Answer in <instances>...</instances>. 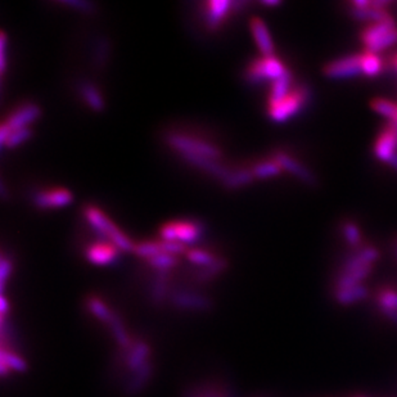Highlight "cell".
Here are the masks:
<instances>
[{
    "mask_svg": "<svg viewBox=\"0 0 397 397\" xmlns=\"http://www.w3.org/2000/svg\"><path fill=\"white\" fill-rule=\"evenodd\" d=\"M372 108L377 114L389 119L391 123H397V105L387 100H375L372 102Z\"/></svg>",
    "mask_w": 397,
    "mask_h": 397,
    "instance_id": "obj_31",
    "label": "cell"
},
{
    "mask_svg": "<svg viewBox=\"0 0 397 397\" xmlns=\"http://www.w3.org/2000/svg\"><path fill=\"white\" fill-rule=\"evenodd\" d=\"M288 69L275 55L261 57L248 65L245 69V80L250 84H262L264 81H273L282 77Z\"/></svg>",
    "mask_w": 397,
    "mask_h": 397,
    "instance_id": "obj_2",
    "label": "cell"
},
{
    "mask_svg": "<svg viewBox=\"0 0 397 397\" xmlns=\"http://www.w3.org/2000/svg\"><path fill=\"white\" fill-rule=\"evenodd\" d=\"M85 305H86L88 311L92 314L97 321H102V323H105L107 325L109 324V321H112L114 315H115L114 311H111V309L108 307L107 304L103 300L97 297V296H92V297L88 298Z\"/></svg>",
    "mask_w": 397,
    "mask_h": 397,
    "instance_id": "obj_22",
    "label": "cell"
},
{
    "mask_svg": "<svg viewBox=\"0 0 397 397\" xmlns=\"http://www.w3.org/2000/svg\"><path fill=\"white\" fill-rule=\"evenodd\" d=\"M383 69V61L379 55L370 52L361 54V71L368 77L378 76Z\"/></svg>",
    "mask_w": 397,
    "mask_h": 397,
    "instance_id": "obj_26",
    "label": "cell"
},
{
    "mask_svg": "<svg viewBox=\"0 0 397 397\" xmlns=\"http://www.w3.org/2000/svg\"><path fill=\"white\" fill-rule=\"evenodd\" d=\"M250 25H251L253 39L262 57L274 55V43H273V39H271V35L265 22L261 20L260 17H253Z\"/></svg>",
    "mask_w": 397,
    "mask_h": 397,
    "instance_id": "obj_12",
    "label": "cell"
},
{
    "mask_svg": "<svg viewBox=\"0 0 397 397\" xmlns=\"http://www.w3.org/2000/svg\"><path fill=\"white\" fill-rule=\"evenodd\" d=\"M292 74L290 71H287L282 77H279L278 80H275L271 84L270 89V95H269V107L274 106L276 103L285 100L290 93H292Z\"/></svg>",
    "mask_w": 397,
    "mask_h": 397,
    "instance_id": "obj_17",
    "label": "cell"
},
{
    "mask_svg": "<svg viewBox=\"0 0 397 397\" xmlns=\"http://www.w3.org/2000/svg\"><path fill=\"white\" fill-rule=\"evenodd\" d=\"M168 144L182 156H202L211 160H219L222 157V152L217 147L210 144L198 137L171 134L168 137Z\"/></svg>",
    "mask_w": 397,
    "mask_h": 397,
    "instance_id": "obj_3",
    "label": "cell"
},
{
    "mask_svg": "<svg viewBox=\"0 0 397 397\" xmlns=\"http://www.w3.org/2000/svg\"><path fill=\"white\" fill-rule=\"evenodd\" d=\"M377 304L379 310L397 311V290L392 288H381L377 293Z\"/></svg>",
    "mask_w": 397,
    "mask_h": 397,
    "instance_id": "obj_30",
    "label": "cell"
},
{
    "mask_svg": "<svg viewBox=\"0 0 397 397\" xmlns=\"http://www.w3.org/2000/svg\"><path fill=\"white\" fill-rule=\"evenodd\" d=\"M151 375H152V365L148 363L145 367L137 370L135 378L131 381L129 387H128V391H130L131 393H135L137 391L143 390L145 383L149 381Z\"/></svg>",
    "mask_w": 397,
    "mask_h": 397,
    "instance_id": "obj_33",
    "label": "cell"
},
{
    "mask_svg": "<svg viewBox=\"0 0 397 397\" xmlns=\"http://www.w3.org/2000/svg\"><path fill=\"white\" fill-rule=\"evenodd\" d=\"M372 6V1H369V0H355V1H352V7L354 8H368Z\"/></svg>",
    "mask_w": 397,
    "mask_h": 397,
    "instance_id": "obj_45",
    "label": "cell"
},
{
    "mask_svg": "<svg viewBox=\"0 0 397 397\" xmlns=\"http://www.w3.org/2000/svg\"><path fill=\"white\" fill-rule=\"evenodd\" d=\"M378 257H379V253L377 248L365 247L356 255L351 256L350 259H347L342 267L341 273H349V271H354L361 267H372L373 262L378 260Z\"/></svg>",
    "mask_w": 397,
    "mask_h": 397,
    "instance_id": "obj_14",
    "label": "cell"
},
{
    "mask_svg": "<svg viewBox=\"0 0 397 397\" xmlns=\"http://www.w3.org/2000/svg\"><path fill=\"white\" fill-rule=\"evenodd\" d=\"M31 135H32V131H31L30 128H22V129H18V130H13L9 134V137H8L3 147L15 148V147L22 144L23 142L29 140Z\"/></svg>",
    "mask_w": 397,
    "mask_h": 397,
    "instance_id": "obj_37",
    "label": "cell"
},
{
    "mask_svg": "<svg viewBox=\"0 0 397 397\" xmlns=\"http://www.w3.org/2000/svg\"><path fill=\"white\" fill-rule=\"evenodd\" d=\"M72 201H74L72 193L65 188L41 191L34 196V205L41 210L67 206Z\"/></svg>",
    "mask_w": 397,
    "mask_h": 397,
    "instance_id": "obj_8",
    "label": "cell"
},
{
    "mask_svg": "<svg viewBox=\"0 0 397 397\" xmlns=\"http://www.w3.org/2000/svg\"><path fill=\"white\" fill-rule=\"evenodd\" d=\"M370 273H372V267H361L349 273H339V276L336 281V290L360 285Z\"/></svg>",
    "mask_w": 397,
    "mask_h": 397,
    "instance_id": "obj_19",
    "label": "cell"
},
{
    "mask_svg": "<svg viewBox=\"0 0 397 397\" xmlns=\"http://www.w3.org/2000/svg\"><path fill=\"white\" fill-rule=\"evenodd\" d=\"M273 160L276 161L283 170H287L292 175L298 177L301 182L309 184V185H314L316 183V179L313 173L309 168H305L301 162L290 157V154L284 152L275 153Z\"/></svg>",
    "mask_w": 397,
    "mask_h": 397,
    "instance_id": "obj_11",
    "label": "cell"
},
{
    "mask_svg": "<svg viewBox=\"0 0 397 397\" xmlns=\"http://www.w3.org/2000/svg\"><path fill=\"white\" fill-rule=\"evenodd\" d=\"M120 256V250L109 241H100L85 250V257L95 267L112 265Z\"/></svg>",
    "mask_w": 397,
    "mask_h": 397,
    "instance_id": "obj_7",
    "label": "cell"
},
{
    "mask_svg": "<svg viewBox=\"0 0 397 397\" xmlns=\"http://www.w3.org/2000/svg\"><path fill=\"white\" fill-rule=\"evenodd\" d=\"M85 217L100 236H105L109 242L125 253H133L134 251V243L131 242L130 238L128 237L123 231L119 229L115 222L108 219L107 215L102 213L98 207L88 206L84 210Z\"/></svg>",
    "mask_w": 397,
    "mask_h": 397,
    "instance_id": "obj_1",
    "label": "cell"
},
{
    "mask_svg": "<svg viewBox=\"0 0 397 397\" xmlns=\"http://www.w3.org/2000/svg\"><path fill=\"white\" fill-rule=\"evenodd\" d=\"M381 313L397 325V311H395V310H381Z\"/></svg>",
    "mask_w": 397,
    "mask_h": 397,
    "instance_id": "obj_44",
    "label": "cell"
},
{
    "mask_svg": "<svg viewBox=\"0 0 397 397\" xmlns=\"http://www.w3.org/2000/svg\"><path fill=\"white\" fill-rule=\"evenodd\" d=\"M262 4L264 6H269V7H276V6H279L281 4V1H278V0H273V1H262Z\"/></svg>",
    "mask_w": 397,
    "mask_h": 397,
    "instance_id": "obj_47",
    "label": "cell"
},
{
    "mask_svg": "<svg viewBox=\"0 0 397 397\" xmlns=\"http://www.w3.org/2000/svg\"><path fill=\"white\" fill-rule=\"evenodd\" d=\"M191 397H224L217 391H198Z\"/></svg>",
    "mask_w": 397,
    "mask_h": 397,
    "instance_id": "obj_43",
    "label": "cell"
},
{
    "mask_svg": "<svg viewBox=\"0 0 397 397\" xmlns=\"http://www.w3.org/2000/svg\"><path fill=\"white\" fill-rule=\"evenodd\" d=\"M309 98H310L309 88L305 85L298 86L292 90L285 100L276 103L274 106H270L269 116L274 123H285L292 116L296 115L301 111V108L304 107Z\"/></svg>",
    "mask_w": 397,
    "mask_h": 397,
    "instance_id": "obj_4",
    "label": "cell"
},
{
    "mask_svg": "<svg viewBox=\"0 0 397 397\" xmlns=\"http://www.w3.org/2000/svg\"><path fill=\"white\" fill-rule=\"evenodd\" d=\"M255 176H253V170H247V168H238V170H231L229 175L227 176L222 184L228 188V189H237L241 187H245L247 184L253 183Z\"/></svg>",
    "mask_w": 397,
    "mask_h": 397,
    "instance_id": "obj_25",
    "label": "cell"
},
{
    "mask_svg": "<svg viewBox=\"0 0 397 397\" xmlns=\"http://www.w3.org/2000/svg\"><path fill=\"white\" fill-rule=\"evenodd\" d=\"M6 44H7V35L3 31L0 35V69L1 74L6 71Z\"/></svg>",
    "mask_w": 397,
    "mask_h": 397,
    "instance_id": "obj_41",
    "label": "cell"
},
{
    "mask_svg": "<svg viewBox=\"0 0 397 397\" xmlns=\"http://www.w3.org/2000/svg\"><path fill=\"white\" fill-rule=\"evenodd\" d=\"M396 255H397V250H396Z\"/></svg>",
    "mask_w": 397,
    "mask_h": 397,
    "instance_id": "obj_49",
    "label": "cell"
},
{
    "mask_svg": "<svg viewBox=\"0 0 397 397\" xmlns=\"http://www.w3.org/2000/svg\"><path fill=\"white\" fill-rule=\"evenodd\" d=\"M148 264L159 270V273H166L170 269L177 265V256L168 255V253H161L148 260Z\"/></svg>",
    "mask_w": 397,
    "mask_h": 397,
    "instance_id": "obj_32",
    "label": "cell"
},
{
    "mask_svg": "<svg viewBox=\"0 0 397 397\" xmlns=\"http://www.w3.org/2000/svg\"><path fill=\"white\" fill-rule=\"evenodd\" d=\"M368 296H369V290L363 284L352 287V288H346V290H337L335 292V298H336L337 302L339 305L344 306L360 302V301L365 300Z\"/></svg>",
    "mask_w": 397,
    "mask_h": 397,
    "instance_id": "obj_21",
    "label": "cell"
},
{
    "mask_svg": "<svg viewBox=\"0 0 397 397\" xmlns=\"http://www.w3.org/2000/svg\"><path fill=\"white\" fill-rule=\"evenodd\" d=\"M108 327L111 329L112 335L115 337L116 342L119 344L120 347H123L125 350H130L133 347V341H131L130 336L128 335L126 329L123 327V321L117 316V315H114L112 321H109Z\"/></svg>",
    "mask_w": 397,
    "mask_h": 397,
    "instance_id": "obj_27",
    "label": "cell"
},
{
    "mask_svg": "<svg viewBox=\"0 0 397 397\" xmlns=\"http://www.w3.org/2000/svg\"><path fill=\"white\" fill-rule=\"evenodd\" d=\"M151 350L148 347V344L144 342H137L133 344L128 358H126V365L130 369L131 372L140 370L142 368L145 367L148 364V358H149Z\"/></svg>",
    "mask_w": 397,
    "mask_h": 397,
    "instance_id": "obj_18",
    "label": "cell"
},
{
    "mask_svg": "<svg viewBox=\"0 0 397 397\" xmlns=\"http://www.w3.org/2000/svg\"><path fill=\"white\" fill-rule=\"evenodd\" d=\"M63 4L69 6V7L83 9V12H89V13H92L93 11H94V6L89 1H63Z\"/></svg>",
    "mask_w": 397,
    "mask_h": 397,
    "instance_id": "obj_42",
    "label": "cell"
},
{
    "mask_svg": "<svg viewBox=\"0 0 397 397\" xmlns=\"http://www.w3.org/2000/svg\"><path fill=\"white\" fill-rule=\"evenodd\" d=\"M397 135L395 130L389 126L378 137L375 145V157L379 161L390 163L392 157L396 154Z\"/></svg>",
    "mask_w": 397,
    "mask_h": 397,
    "instance_id": "obj_13",
    "label": "cell"
},
{
    "mask_svg": "<svg viewBox=\"0 0 397 397\" xmlns=\"http://www.w3.org/2000/svg\"><path fill=\"white\" fill-rule=\"evenodd\" d=\"M187 257H188V260L193 262L194 265L203 267H210V265H213L215 261H216V257L213 256L211 253H206V251H203V250H197V248L188 250Z\"/></svg>",
    "mask_w": 397,
    "mask_h": 397,
    "instance_id": "obj_34",
    "label": "cell"
},
{
    "mask_svg": "<svg viewBox=\"0 0 397 397\" xmlns=\"http://www.w3.org/2000/svg\"><path fill=\"white\" fill-rule=\"evenodd\" d=\"M251 170H253L255 179H262L264 180V179L279 175L282 173L283 168L278 165L276 161L271 160L259 162Z\"/></svg>",
    "mask_w": 397,
    "mask_h": 397,
    "instance_id": "obj_28",
    "label": "cell"
},
{
    "mask_svg": "<svg viewBox=\"0 0 397 397\" xmlns=\"http://www.w3.org/2000/svg\"><path fill=\"white\" fill-rule=\"evenodd\" d=\"M396 26L393 21L390 22H381L370 25L365 31L361 34V40L365 44V46H369L370 44L375 43L377 40L386 36L387 34H390L391 31L395 30Z\"/></svg>",
    "mask_w": 397,
    "mask_h": 397,
    "instance_id": "obj_24",
    "label": "cell"
},
{
    "mask_svg": "<svg viewBox=\"0 0 397 397\" xmlns=\"http://www.w3.org/2000/svg\"><path fill=\"white\" fill-rule=\"evenodd\" d=\"M173 302L174 305L182 309H188V310H202L205 311L210 307V302L207 297L196 295L193 292H187V290H177L175 295L173 296Z\"/></svg>",
    "mask_w": 397,
    "mask_h": 397,
    "instance_id": "obj_15",
    "label": "cell"
},
{
    "mask_svg": "<svg viewBox=\"0 0 397 397\" xmlns=\"http://www.w3.org/2000/svg\"><path fill=\"white\" fill-rule=\"evenodd\" d=\"M361 71V55H346L339 60L330 62L324 67V75L332 80H344L359 76Z\"/></svg>",
    "mask_w": 397,
    "mask_h": 397,
    "instance_id": "obj_6",
    "label": "cell"
},
{
    "mask_svg": "<svg viewBox=\"0 0 397 397\" xmlns=\"http://www.w3.org/2000/svg\"><path fill=\"white\" fill-rule=\"evenodd\" d=\"M79 92L81 94L85 103L95 112H100L105 109V100L102 97L100 90L90 84V83H83L80 84Z\"/></svg>",
    "mask_w": 397,
    "mask_h": 397,
    "instance_id": "obj_23",
    "label": "cell"
},
{
    "mask_svg": "<svg viewBox=\"0 0 397 397\" xmlns=\"http://www.w3.org/2000/svg\"><path fill=\"white\" fill-rule=\"evenodd\" d=\"M352 18H355L356 21H363V22L375 23L390 22L393 21L392 15L387 12V9H379V8L370 7L368 8H352Z\"/></svg>",
    "mask_w": 397,
    "mask_h": 397,
    "instance_id": "obj_16",
    "label": "cell"
},
{
    "mask_svg": "<svg viewBox=\"0 0 397 397\" xmlns=\"http://www.w3.org/2000/svg\"><path fill=\"white\" fill-rule=\"evenodd\" d=\"M227 261L222 260V259H216L213 265L210 267H203V270H201L198 274L199 281H206L208 278H214L217 274H220L222 270L227 269Z\"/></svg>",
    "mask_w": 397,
    "mask_h": 397,
    "instance_id": "obj_38",
    "label": "cell"
},
{
    "mask_svg": "<svg viewBox=\"0 0 397 397\" xmlns=\"http://www.w3.org/2000/svg\"><path fill=\"white\" fill-rule=\"evenodd\" d=\"M231 7H234V3L230 0H211L205 3V20L208 29H219L222 23L227 20Z\"/></svg>",
    "mask_w": 397,
    "mask_h": 397,
    "instance_id": "obj_9",
    "label": "cell"
},
{
    "mask_svg": "<svg viewBox=\"0 0 397 397\" xmlns=\"http://www.w3.org/2000/svg\"><path fill=\"white\" fill-rule=\"evenodd\" d=\"M160 236L162 241L191 245L201 238V227L197 222L188 220L168 222L161 227Z\"/></svg>",
    "mask_w": 397,
    "mask_h": 397,
    "instance_id": "obj_5",
    "label": "cell"
},
{
    "mask_svg": "<svg viewBox=\"0 0 397 397\" xmlns=\"http://www.w3.org/2000/svg\"><path fill=\"white\" fill-rule=\"evenodd\" d=\"M41 115V109L36 105H25L22 107L17 108L15 112H12L6 121H3L4 125H7L8 129L11 131L18 130L22 128H27L29 123L36 121Z\"/></svg>",
    "mask_w": 397,
    "mask_h": 397,
    "instance_id": "obj_10",
    "label": "cell"
},
{
    "mask_svg": "<svg viewBox=\"0 0 397 397\" xmlns=\"http://www.w3.org/2000/svg\"><path fill=\"white\" fill-rule=\"evenodd\" d=\"M389 165H390L391 168H395L397 171V153L395 156H393V157H392V160L390 161V163H389Z\"/></svg>",
    "mask_w": 397,
    "mask_h": 397,
    "instance_id": "obj_48",
    "label": "cell"
},
{
    "mask_svg": "<svg viewBox=\"0 0 397 397\" xmlns=\"http://www.w3.org/2000/svg\"><path fill=\"white\" fill-rule=\"evenodd\" d=\"M0 368H1V375L6 377L8 373H11V370L15 372H26L27 369V363L15 352L9 351L6 349H1V355H0Z\"/></svg>",
    "mask_w": 397,
    "mask_h": 397,
    "instance_id": "obj_20",
    "label": "cell"
},
{
    "mask_svg": "<svg viewBox=\"0 0 397 397\" xmlns=\"http://www.w3.org/2000/svg\"><path fill=\"white\" fill-rule=\"evenodd\" d=\"M166 273H159V278L153 285V300L156 302H161L165 298L166 293Z\"/></svg>",
    "mask_w": 397,
    "mask_h": 397,
    "instance_id": "obj_39",
    "label": "cell"
},
{
    "mask_svg": "<svg viewBox=\"0 0 397 397\" xmlns=\"http://www.w3.org/2000/svg\"><path fill=\"white\" fill-rule=\"evenodd\" d=\"M11 273H12V261L9 260L7 256L1 255V260H0V288L1 290H4L6 283Z\"/></svg>",
    "mask_w": 397,
    "mask_h": 397,
    "instance_id": "obj_40",
    "label": "cell"
},
{
    "mask_svg": "<svg viewBox=\"0 0 397 397\" xmlns=\"http://www.w3.org/2000/svg\"><path fill=\"white\" fill-rule=\"evenodd\" d=\"M397 43V29L391 31L390 34H387L386 36L377 40L373 44L367 46V52L370 53H381L383 51L389 49L392 46H395Z\"/></svg>",
    "mask_w": 397,
    "mask_h": 397,
    "instance_id": "obj_35",
    "label": "cell"
},
{
    "mask_svg": "<svg viewBox=\"0 0 397 397\" xmlns=\"http://www.w3.org/2000/svg\"><path fill=\"white\" fill-rule=\"evenodd\" d=\"M342 231H344V239L349 245H352V247H358V245H361V231L355 222H344Z\"/></svg>",
    "mask_w": 397,
    "mask_h": 397,
    "instance_id": "obj_36",
    "label": "cell"
},
{
    "mask_svg": "<svg viewBox=\"0 0 397 397\" xmlns=\"http://www.w3.org/2000/svg\"><path fill=\"white\" fill-rule=\"evenodd\" d=\"M133 253L137 255V257L144 259V260H149L157 255H161L162 248H161V242H154V241H145V242H140L137 245H134V251Z\"/></svg>",
    "mask_w": 397,
    "mask_h": 397,
    "instance_id": "obj_29",
    "label": "cell"
},
{
    "mask_svg": "<svg viewBox=\"0 0 397 397\" xmlns=\"http://www.w3.org/2000/svg\"><path fill=\"white\" fill-rule=\"evenodd\" d=\"M0 301H1V307H0V309H1V310H0V311H1V318H4V315H6L8 311L7 298L4 297V296H1Z\"/></svg>",
    "mask_w": 397,
    "mask_h": 397,
    "instance_id": "obj_46",
    "label": "cell"
}]
</instances>
